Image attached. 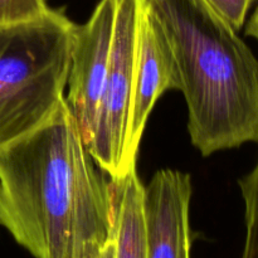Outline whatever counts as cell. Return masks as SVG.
Wrapping results in <instances>:
<instances>
[{"label":"cell","instance_id":"cell-11","mask_svg":"<svg viewBox=\"0 0 258 258\" xmlns=\"http://www.w3.org/2000/svg\"><path fill=\"white\" fill-rule=\"evenodd\" d=\"M222 20L234 30L244 25L247 14L254 0H203Z\"/></svg>","mask_w":258,"mask_h":258},{"label":"cell","instance_id":"cell-12","mask_svg":"<svg viewBox=\"0 0 258 258\" xmlns=\"http://www.w3.org/2000/svg\"><path fill=\"white\" fill-rule=\"evenodd\" d=\"M246 34L248 35V37H252L258 40V4L256 9H254V13L252 14L251 19L247 23Z\"/></svg>","mask_w":258,"mask_h":258},{"label":"cell","instance_id":"cell-6","mask_svg":"<svg viewBox=\"0 0 258 258\" xmlns=\"http://www.w3.org/2000/svg\"><path fill=\"white\" fill-rule=\"evenodd\" d=\"M168 90H183L180 73L158 18L141 0L135 78L128 126L126 166L136 168L139 148L156 101Z\"/></svg>","mask_w":258,"mask_h":258},{"label":"cell","instance_id":"cell-4","mask_svg":"<svg viewBox=\"0 0 258 258\" xmlns=\"http://www.w3.org/2000/svg\"><path fill=\"white\" fill-rule=\"evenodd\" d=\"M141 0H117L108 71L97 107L92 140L87 146L96 165L110 180L127 173L128 126L135 78Z\"/></svg>","mask_w":258,"mask_h":258},{"label":"cell","instance_id":"cell-8","mask_svg":"<svg viewBox=\"0 0 258 258\" xmlns=\"http://www.w3.org/2000/svg\"><path fill=\"white\" fill-rule=\"evenodd\" d=\"M115 258H146L144 185L136 168L110 180Z\"/></svg>","mask_w":258,"mask_h":258},{"label":"cell","instance_id":"cell-7","mask_svg":"<svg viewBox=\"0 0 258 258\" xmlns=\"http://www.w3.org/2000/svg\"><path fill=\"white\" fill-rule=\"evenodd\" d=\"M190 197V175L171 169L144 186L146 258H191Z\"/></svg>","mask_w":258,"mask_h":258},{"label":"cell","instance_id":"cell-5","mask_svg":"<svg viewBox=\"0 0 258 258\" xmlns=\"http://www.w3.org/2000/svg\"><path fill=\"white\" fill-rule=\"evenodd\" d=\"M117 0H100L88 22L77 25L73 37L70 88L66 102L78 125L86 146L95 128L97 107L108 71Z\"/></svg>","mask_w":258,"mask_h":258},{"label":"cell","instance_id":"cell-1","mask_svg":"<svg viewBox=\"0 0 258 258\" xmlns=\"http://www.w3.org/2000/svg\"><path fill=\"white\" fill-rule=\"evenodd\" d=\"M95 164L64 98L0 149V224L35 258H98L113 217L110 181Z\"/></svg>","mask_w":258,"mask_h":258},{"label":"cell","instance_id":"cell-10","mask_svg":"<svg viewBox=\"0 0 258 258\" xmlns=\"http://www.w3.org/2000/svg\"><path fill=\"white\" fill-rule=\"evenodd\" d=\"M49 10L45 0H0V27L35 19Z\"/></svg>","mask_w":258,"mask_h":258},{"label":"cell","instance_id":"cell-9","mask_svg":"<svg viewBox=\"0 0 258 258\" xmlns=\"http://www.w3.org/2000/svg\"><path fill=\"white\" fill-rule=\"evenodd\" d=\"M244 201L246 239L242 258H258V160L249 174L238 180Z\"/></svg>","mask_w":258,"mask_h":258},{"label":"cell","instance_id":"cell-3","mask_svg":"<svg viewBox=\"0 0 258 258\" xmlns=\"http://www.w3.org/2000/svg\"><path fill=\"white\" fill-rule=\"evenodd\" d=\"M76 28L53 9L0 27V149L47 122L64 100Z\"/></svg>","mask_w":258,"mask_h":258},{"label":"cell","instance_id":"cell-13","mask_svg":"<svg viewBox=\"0 0 258 258\" xmlns=\"http://www.w3.org/2000/svg\"><path fill=\"white\" fill-rule=\"evenodd\" d=\"M98 258H115V239H113V236L106 244L105 248L102 249Z\"/></svg>","mask_w":258,"mask_h":258},{"label":"cell","instance_id":"cell-2","mask_svg":"<svg viewBox=\"0 0 258 258\" xmlns=\"http://www.w3.org/2000/svg\"><path fill=\"white\" fill-rule=\"evenodd\" d=\"M173 49L191 144L203 156L258 143V59L203 0H143Z\"/></svg>","mask_w":258,"mask_h":258}]
</instances>
